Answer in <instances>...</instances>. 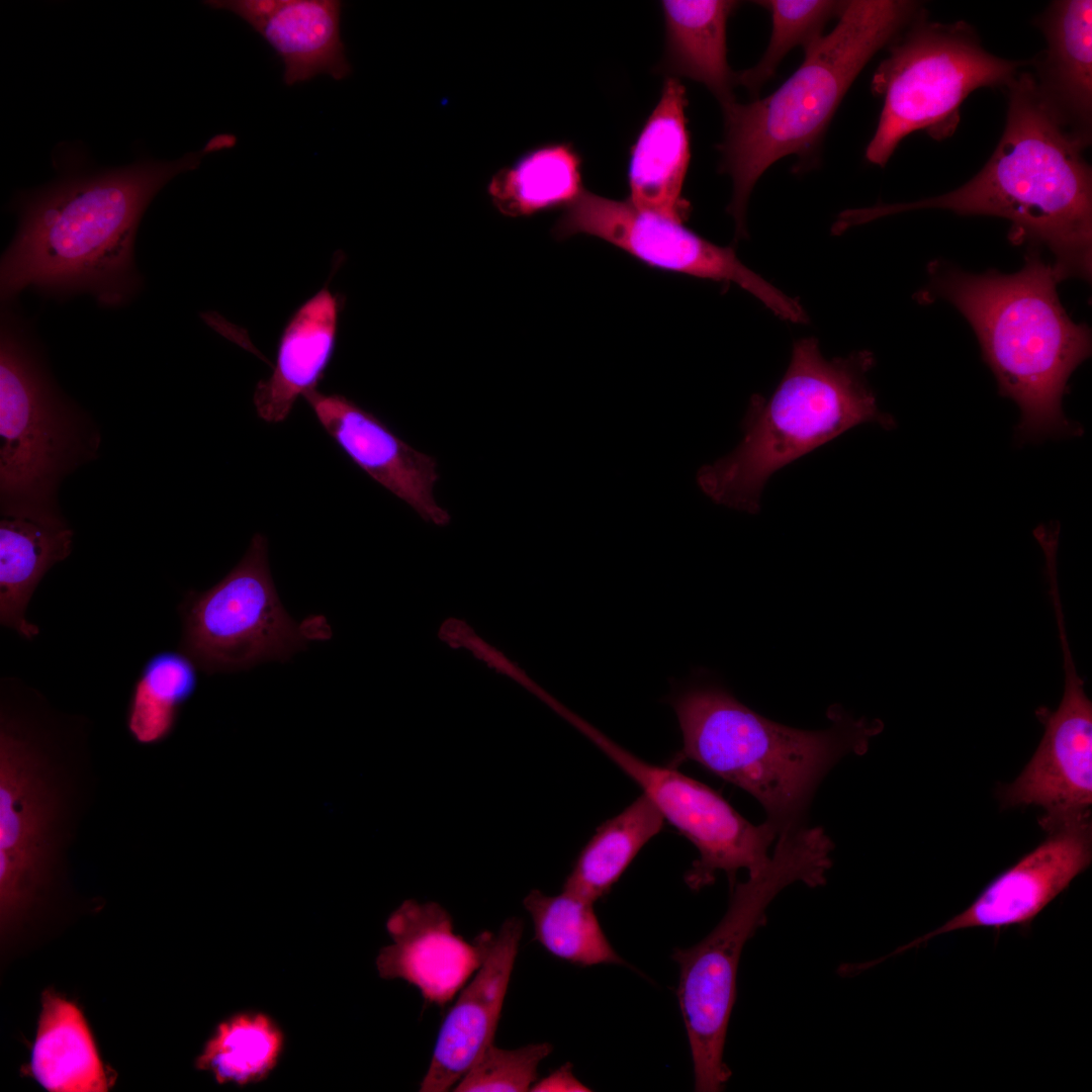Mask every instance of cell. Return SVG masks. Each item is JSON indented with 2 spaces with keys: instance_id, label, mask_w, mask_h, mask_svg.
<instances>
[{
  "instance_id": "7c38bea8",
  "label": "cell",
  "mask_w": 1092,
  "mask_h": 1092,
  "mask_svg": "<svg viewBox=\"0 0 1092 1092\" xmlns=\"http://www.w3.org/2000/svg\"><path fill=\"white\" fill-rule=\"evenodd\" d=\"M557 239L575 235L599 238L647 266L746 290L785 321L806 323L801 304L746 267L730 247H721L686 228L684 222L583 190L556 221Z\"/></svg>"
},
{
  "instance_id": "5bb4252c",
  "label": "cell",
  "mask_w": 1092,
  "mask_h": 1092,
  "mask_svg": "<svg viewBox=\"0 0 1092 1092\" xmlns=\"http://www.w3.org/2000/svg\"><path fill=\"white\" fill-rule=\"evenodd\" d=\"M1055 612L1063 652L1065 686L1056 711L1039 707L1043 736L1017 779L997 789L1002 808H1042L1046 832L1090 817L1092 805V703L1070 649L1065 616Z\"/></svg>"
},
{
  "instance_id": "8fae6325",
  "label": "cell",
  "mask_w": 1092,
  "mask_h": 1092,
  "mask_svg": "<svg viewBox=\"0 0 1092 1092\" xmlns=\"http://www.w3.org/2000/svg\"><path fill=\"white\" fill-rule=\"evenodd\" d=\"M179 651L205 673L235 672L259 663L286 661L310 640L328 638L321 617L295 622L276 592L268 543L251 540L241 561L204 592L188 590L178 606Z\"/></svg>"
},
{
  "instance_id": "8992f818",
  "label": "cell",
  "mask_w": 1092,
  "mask_h": 1092,
  "mask_svg": "<svg viewBox=\"0 0 1092 1092\" xmlns=\"http://www.w3.org/2000/svg\"><path fill=\"white\" fill-rule=\"evenodd\" d=\"M682 734L676 760H693L753 796L781 832L797 827L823 776L847 753H862L881 726L834 709L832 725L807 731L770 721L716 686L669 699Z\"/></svg>"
},
{
  "instance_id": "603a6c76",
  "label": "cell",
  "mask_w": 1092,
  "mask_h": 1092,
  "mask_svg": "<svg viewBox=\"0 0 1092 1092\" xmlns=\"http://www.w3.org/2000/svg\"><path fill=\"white\" fill-rule=\"evenodd\" d=\"M660 6L665 27L660 69L703 84L721 106L734 101L737 75L728 65L726 30L739 2L664 0Z\"/></svg>"
},
{
  "instance_id": "6da1fadb",
  "label": "cell",
  "mask_w": 1092,
  "mask_h": 1092,
  "mask_svg": "<svg viewBox=\"0 0 1092 1092\" xmlns=\"http://www.w3.org/2000/svg\"><path fill=\"white\" fill-rule=\"evenodd\" d=\"M234 144L230 133L217 134L176 161L71 175L22 198L1 260L2 301L31 289L60 300L87 293L105 307L128 303L143 285L134 242L148 205L172 178Z\"/></svg>"
},
{
  "instance_id": "3957f363",
  "label": "cell",
  "mask_w": 1092,
  "mask_h": 1092,
  "mask_svg": "<svg viewBox=\"0 0 1092 1092\" xmlns=\"http://www.w3.org/2000/svg\"><path fill=\"white\" fill-rule=\"evenodd\" d=\"M1004 131L990 159L967 183L918 201L860 208L862 223L898 212L949 210L1010 221L1009 240L1044 247L1059 280H1090L1092 172L1085 148L1061 127L1042 103L1027 67L1004 89Z\"/></svg>"
},
{
  "instance_id": "836d02e7",
  "label": "cell",
  "mask_w": 1092,
  "mask_h": 1092,
  "mask_svg": "<svg viewBox=\"0 0 1092 1092\" xmlns=\"http://www.w3.org/2000/svg\"><path fill=\"white\" fill-rule=\"evenodd\" d=\"M587 1086L583 1085L572 1073V1065L567 1063L554 1071L547 1077L537 1080L530 1091L545 1092V1091H574V1092H586L590 1091Z\"/></svg>"
},
{
  "instance_id": "52a82bcc",
  "label": "cell",
  "mask_w": 1092,
  "mask_h": 1092,
  "mask_svg": "<svg viewBox=\"0 0 1092 1092\" xmlns=\"http://www.w3.org/2000/svg\"><path fill=\"white\" fill-rule=\"evenodd\" d=\"M873 365L868 351L826 360L815 338L797 341L771 396L751 397L741 423L742 441L698 471L703 491L717 504L756 514L776 471L857 425L894 428L895 420L879 410L868 384Z\"/></svg>"
},
{
  "instance_id": "ac0fdd59",
  "label": "cell",
  "mask_w": 1092,
  "mask_h": 1092,
  "mask_svg": "<svg viewBox=\"0 0 1092 1092\" xmlns=\"http://www.w3.org/2000/svg\"><path fill=\"white\" fill-rule=\"evenodd\" d=\"M523 928L512 917L489 932L480 967L442 1022L420 1091H448L493 1043Z\"/></svg>"
},
{
  "instance_id": "e0dca14e",
  "label": "cell",
  "mask_w": 1092,
  "mask_h": 1092,
  "mask_svg": "<svg viewBox=\"0 0 1092 1092\" xmlns=\"http://www.w3.org/2000/svg\"><path fill=\"white\" fill-rule=\"evenodd\" d=\"M392 943L376 959L381 978L401 979L439 1006L449 1002L480 967L489 932L473 943L454 932L450 914L436 902H402L388 917Z\"/></svg>"
},
{
  "instance_id": "d4e9b609",
  "label": "cell",
  "mask_w": 1092,
  "mask_h": 1092,
  "mask_svg": "<svg viewBox=\"0 0 1092 1092\" xmlns=\"http://www.w3.org/2000/svg\"><path fill=\"white\" fill-rule=\"evenodd\" d=\"M31 1071L39 1084L55 1092H102L107 1078L88 1026L79 1009L47 994L31 1054Z\"/></svg>"
},
{
  "instance_id": "277c9868",
  "label": "cell",
  "mask_w": 1092,
  "mask_h": 1092,
  "mask_svg": "<svg viewBox=\"0 0 1092 1092\" xmlns=\"http://www.w3.org/2000/svg\"><path fill=\"white\" fill-rule=\"evenodd\" d=\"M930 272L935 295L972 326L999 393L1018 404L1017 442L1081 434L1065 417L1062 399L1070 375L1090 356V330L1067 314L1059 278L1038 249L1029 248L1013 274H972L944 265H932Z\"/></svg>"
},
{
  "instance_id": "44dd1931",
  "label": "cell",
  "mask_w": 1092,
  "mask_h": 1092,
  "mask_svg": "<svg viewBox=\"0 0 1092 1092\" xmlns=\"http://www.w3.org/2000/svg\"><path fill=\"white\" fill-rule=\"evenodd\" d=\"M686 89L667 76L660 97L630 148L629 200L640 209L685 222L691 206L682 187L691 159Z\"/></svg>"
},
{
  "instance_id": "cb8c5ba5",
  "label": "cell",
  "mask_w": 1092,
  "mask_h": 1092,
  "mask_svg": "<svg viewBox=\"0 0 1092 1092\" xmlns=\"http://www.w3.org/2000/svg\"><path fill=\"white\" fill-rule=\"evenodd\" d=\"M74 531L66 523L27 517L0 520V624L26 640L39 628L26 619L37 585L73 550Z\"/></svg>"
},
{
  "instance_id": "1f68e13d",
  "label": "cell",
  "mask_w": 1092,
  "mask_h": 1092,
  "mask_svg": "<svg viewBox=\"0 0 1092 1092\" xmlns=\"http://www.w3.org/2000/svg\"><path fill=\"white\" fill-rule=\"evenodd\" d=\"M553 1050L549 1042L531 1043L515 1050L491 1043L457 1082L455 1092L530 1091L537 1068Z\"/></svg>"
},
{
  "instance_id": "4fadbf2b",
  "label": "cell",
  "mask_w": 1092,
  "mask_h": 1092,
  "mask_svg": "<svg viewBox=\"0 0 1092 1092\" xmlns=\"http://www.w3.org/2000/svg\"><path fill=\"white\" fill-rule=\"evenodd\" d=\"M577 729L634 781L664 819L696 846L699 858L685 875L690 889L699 891L712 885L717 873L724 872L731 890L740 870L751 875L768 861L769 845L780 834L772 823H750L707 785L671 766L641 759L583 720Z\"/></svg>"
},
{
  "instance_id": "ba28073f",
  "label": "cell",
  "mask_w": 1092,
  "mask_h": 1092,
  "mask_svg": "<svg viewBox=\"0 0 1092 1092\" xmlns=\"http://www.w3.org/2000/svg\"><path fill=\"white\" fill-rule=\"evenodd\" d=\"M0 335V513L68 522L63 480L98 458L101 432L48 367L28 322L4 303Z\"/></svg>"
},
{
  "instance_id": "5b68a950",
  "label": "cell",
  "mask_w": 1092,
  "mask_h": 1092,
  "mask_svg": "<svg viewBox=\"0 0 1092 1092\" xmlns=\"http://www.w3.org/2000/svg\"><path fill=\"white\" fill-rule=\"evenodd\" d=\"M909 0H851L837 24L804 52L800 67L772 93L722 107L721 172L732 180L728 212L746 237V208L759 177L786 156L803 171L816 160L826 129L851 84L884 47L925 14Z\"/></svg>"
},
{
  "instance_id": "4dcf8cb0",
  "label": "cell",
  "mask_w": 1092,
  "mask_h": 1092,
  "mask_svg": "<svg viewBox=\"0 0 1092 1092\" xmlns=\"http://www.w3.org/2000/svg\"><path fill=\"white\" fill-rule=\"evenodd\" d=\"M756 3L770 14L769 41L761 59L752 68L736 73L737 85H742L755 97L774 77L788 53L797 47H802L805 52L824 35L825 25L839 17L846 1L763 0Z\"/></svg>"
},
{
  "instance_id": "9a60e30c",
  "label": "cell",
  "mask_w": 1092,
  "mask_h": 1092,
  "mask_svg": "<svg viewBox=\"0 0 1092 1092\" xmlns=\"http://www.w3.org/2000/svg\"><path fill=\"white\" fill-rule=\"evenodd\" d=\"M1048 833L1043 842L989 883L966 910L891 954L956 930L1029 926L1092 861L1090 817Z\"/></svg>"
},
{
  "instance_id": "7402d4cb",
  "label": "cell",
  "mask_w": 1092,
  "mask_h": 1092,
  "mask_svg": "<svg viewBox=\"0 0 1092 1092\" xmlns=\"http://www.w3.org/2000/svg\"><path fill=\"white\" fill-rule=\"evenodd\" d=\"M341 303L323 287L290 316L279 339L273 371L258 382L254 404L267 423L283 422L294 403L317 389L333 358Z\"/></svg>"
},
{
  "instance_id": "2e32d148",
  "label": "cell",
  "mask_w": 1092,
  "mask_h": 1092,
  "mask_svg": "<svg viewBox=\"0 0 1092 1092\" xmlns=\"http://www.w3.org/2000/svg\"><path fill=\"white\" fill-rule=\"evenodd\" d=\"M303 398L354 464L425 521L439 526L449 523V514L434 496L439 472L433 457L410 446L379 418L344 395L313 389Z\"/></svg>"
},
{
  "instance_id": "d6986e66",
  "label": "cell",
  "mask_w": 1092,
  "mask_h": 1092,
  "mask_svg": "<svg viewBox=\"0 0 1092 1092\" xmlns=\"http://www.w3.org/2000/svg\"><path fill=\"white\" fill-rule=\"evenodd\" d=\"M213 9L243 19L281 59L283 82L292 86L329 75L342 80L352 72L341 36L339 0H211Z\"/></svg>"
},
{
  "instance_id": "4316f807",
  "label": "cell",
  "mask_w": 1092,
  "mask_h": 1092,
  "mask_svg": "<svg viewBox=\"0 0 1092 1092\" xmlns=\"http://www.w3.org/2000/svg\"><path fill=\"white\" fill-rule=\"evenodd\" d=\"M664 821L652 800L642 793L597 828L578 854L562 891L592 903L607 895L641 848L661 831Z\"/></svg>"
},
{
  "instance_id": "30bf717a",
  "label": "cell",
  "mask_w": 1092,
  "mask_h": 1092,
  "mask_svg": "<svg viewBox=\"0 0 1092 1092\" xmlns=\"http://www.w3.org/2000/svg\"><path fill=\"white\" fill-rule=\"evenodd\" d=\"M1028 61L999 58L965 21H930L926 13L890 44L876 69L872 92L883 107L866 159L884 167L907 135L922 130L940 142L961 120V105L975 90L1003 88Z\"/></svg>"
},
{
  "instance_id": "ffe728a7",
  "label": "cell",
  "mask_w": 1092,
  "mask_h": 1092,
  "mask_svg": "<svg viewBox=\"0 0 1092 1092\" xmlns=\"http://www.w3.org/2000/svg\"><path fill=\"white\" fill-rule=\"evenodd\" d=\"M1033 23L1046 42L1028 61L1036 91L1061 127L1086 149L1092 135V1H1053Z\"/></svg>"
},
{
  "instance_id": "7a4b0ae2",
  "label": "cell",
  "mask_w": 1092,
  "mask_h": 1092,
  "mask_svg": "<svg viewBox=\"0 0 1092 1092\" xmlns=\"http://www.w3.org/2000/svg\"><path fill=\"white\" fill-rule=\"evenodd\" d=\"M91 721L15 677L0 681V900L13 918L63 871L98 778Z\"/></svg>"
},
{
  "instance_id": "9c48e42d",
  "label": "cell",
  "mask_w": 1092,
  "mask_h": 1092,
  "mask_svg": "<svg viewBox=\"0 0 1092 1092\" xmlns=\"http://www.w3.org/2000/svg\"><path fill=\"white\" fill-rule=\"evenodd\" d=\"M832 849L833 843L821 827L782 832L768 861L730 890L728 909L717 926L699 943L673 951L672 960L679 969L676 995L696 1091H721L731 1077L723 1053L746 941L765 923L767 906L787 886L826 883Z\"/></svg>"
},
{
  "instance_id": "f1b7e54d",
  "label": "cell",
  "mask_w": 1092,
  "mask_h": 1092,
  "mask_svg": "<svg viewBox=\"0 0 1092 1092\" xmlns=\"http://www.w3.org/2000/svg\"><path fill=\"white\" fill-rule=\"evenodd\" d=\"M196 669L181 651L159 652L144 664L125 711L126 731L136 744L154 746L171 735L196 688Z\"/></svg>"
},
{
  "instance_id": "484cf974",
  "label": "cell",
  "mask_w": 1092,
  "mask_h": 1092,
  "mask_svg": "<svg viewBox=\"0 0 1092 1092\" xmlns=\"http://www.w3.org/2000/svg\"><path fill=\"white\" fill-rule=\"evenodd\" d=\"M584 190L582 158L571 143L535 147L490 179L487 192L493 205L507 216H529L567 207Z\"/></svg>"
},
{
  "instance_id": "d6a6232c",
  "label": "cell",
  "mask_w": 1092,
  "mask_h": 1092,
  "mask_svg": "<svg viewBox=\"0 0 1092 1092\" xmlns=\"http://www.w3.org/2000/svg\"><path fill=\"white\" fill-rule=\"evenodd\" d=\"M439 637L453 647L463 646L470 649L476 657L486 661L489 666L498 671L509 674L535 695L541 690L499 652L478 638L464 622L456 619L447 620L440 629Z\"/></svg>"
},
{
  "instance_id": "83f0119b",
  "label": "cell",
  "mask_w": 1092,
  "mask_h": 1092,
  "mask_svg": "<svg viewBox=\"0 0 1092 1092\" xmlns=\"http://www.w3.org/2000/svg\"><path fill=\"white\" fill-rule=\"evenodd\" d=\"M283 1049L284 1034L271 1016L240 1012L218 1024L195 1064L219 1084L245 1086L265 1080Z\"/></svg>"
},
{
  "instance_id": "f546056e",
  "label": "cell",
  "mask_w": 1092,
  "mask_h": 1092,
  "mask_svg": "<svg viewBox=\"0 0 1092 1092\" xmlns=\"http://www.w3.org/2000/svg\"><path fill=\"white\" fill-rule=\"evenodd\" d=\"M535 939L551 954L580 967L627 965L607 939L594 903L562 891L548 896L532 890L523 901Z\"/></svg>"
}]
</instances>
